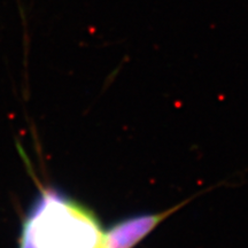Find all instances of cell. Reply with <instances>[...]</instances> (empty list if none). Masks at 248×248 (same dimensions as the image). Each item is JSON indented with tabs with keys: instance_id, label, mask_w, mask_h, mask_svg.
I'll use <instances>...</instances> for the list:
<instances>
[{
	"instance_id": "6da1fadb",
	"label": "cell",
	"mask_w": 248,
	"mask_h": 248,
	"mask_svg": "<svg viewBox=\"0 0 248 248\" xmlns=\"http://www.w3.org/2000/svg\"><path fill=\"white\" fill-rule=\"evenodd\" d=\"M105 233L91 212L47 191L24 222L20 248H104Z\"/></svg>"
},
{
	"instance_id": "7a4b0ae2",
	"label": "cell",
	"mask_w": 248,
	"mask_h": 248,
	"mask_svg": "<svg viewBox=\"0 0 248 248\" xmlns=\"http://www.w3.org/2000/svg\"><path fill=\"white\" fill-rule=\"evenodd\" d=\"M182 204L157 214H145L119 222L105 233L104 248H133Z\"/></svg>"
}]
</instances>
